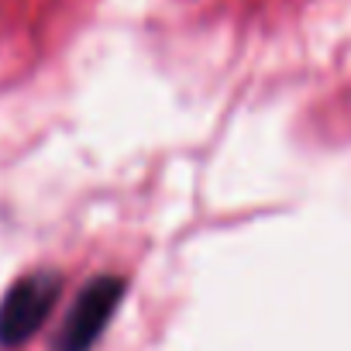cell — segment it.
I'll use <instances>...</instances> for the list:
<instances>
[{
  "label": "cell",
  "instance_id": "2",
  "mask_svg": "<svg viewBox=\"0 0 351 351\" xmlns=\"http://www.w3.org/2000/svg\"><path fill=\"white\" fill-rule=\"evenodd\" d=\"M121 296H124V279L117 276H97L93 282H86V289L76 296L73 310L66 313L56 351H90L104 334L107 320L114 317V310L121 306Z\"/></svg>",
  "mask_w": 351,
  "mask_h": 351
},
{
  "label": "cell",
  "instance_id": "1",
  "mask_svg": "<svg viewBox=\"0 0 351 351\" xmlns=\"http://www.w3.org/2000/svg\"><path fill=\"white\" fill-rule=\"evenodd\" d=\"M62 282L56 272H32L21 276L8 296L0 300V348H18L38 334L49 310L56 306Z\"/></svg>",
  "mask_w": 351,
  "mask_h": 351
}]
</instances>
